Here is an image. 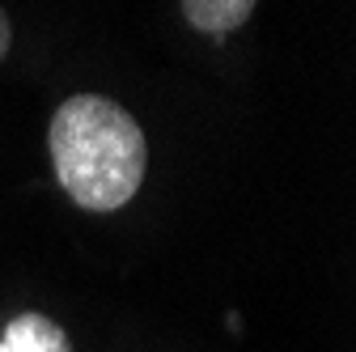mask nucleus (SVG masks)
I'll return each mask as SVG.
<instances>
[{
    "instance_id": "nucleus-1",
    "label": "nucleus",
    "mask_w": 356,
    "mask_h": 352,
    "mask_svg": "<svg viewBox=\"0 0 356 352\" xmlns=\"http://www.w3.org/2000/svg\"><path fill=\"white\" fill-rule=\"evenodd\" d=\"M51 161L72 204L115 212L140 191L149 145L140 123L119 102L76 94L51 115Z\"/></svg>"
},
{
    "instance_id": "nucleus-2",
    "label": "nucleus",
    "mask_w": 356,
    "mask_h": 352,
    "mask_svg": "<svg viewBox=\"0 0 356 352\" xmlns=\"http://www.w3.org/2000/svg\"><path fill=\"white\" fill-rule=\"evenodd\" d=\"M0 352H68V335L47 314H17L0 335Z\"/></svg>"
},
{
    "instance_id": "nucleus-3",
    "label": "nucleus",
    "mask_w": 356,
    "mask_h": 352,
    "mask_svg": "<svg viewBox=\"0 0 356 352\" xmlns=\"http://www.w3.org/2000/svg\"><path fill=\"white\" fill-rule=\"evenodd\" d=\"M254 5L259 0H183V17L204 34L225 38L229 30H238L254 13Z\"/></svg>"
},
{
    "instance_id": "nucleus-4",
    "label": "nucleus",
    "mask_w": 356,
    "mask_h": 352,
    "mask_svg": "<svg viewBox=\"0 0 356 352\" xmlns=\"http://www.w3.org/2000/svg\"><path fill=\"white\" fill-rule=\"evenodd\" d=\"M9 42H13V26H9V17H5V9H0V60L9 56Z\"/></svg>"
}]
</instances>
